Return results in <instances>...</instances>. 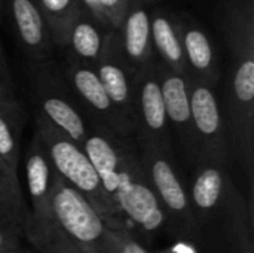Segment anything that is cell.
<instances>
[{"label":"cell","instance_id":"obj_25","mask_svg":"<svg viewBox=\"0 0 254 253\" xmlns=\"http://www.w3.org/2000/svg\"><path fill=\"white\" fill-rule=\"evenodd\" d=\"M101 9L112 27V30H118L122 24V19L134 0H98Z\"/></svg>","mask_w":254,"mask_h":253},{"label":"cell","instance_id":"obj_22","mask_svg":"<svg viewBox=\"0 0 254 253\" xmlns=\"http://www.w3.org/2000/svg\"><path fill=\"white\" fill-rule=\"evenodd\" d=\"M0 209L9 213L19 224H25L30 209L24 200L18 179V170L9 167L0 158Z\"/></svg>","mask_w":254,"mask_h":253},{"label":"cell","instance_id":"obj_28","mask_svg":"<svg viewBox=\"0 0 254 253\" xmlns=\"http://www.w3.org/2000/svg\"><path fill=\"white\" fill-rule=\"evenodd\" d=\"M232 253H254V240H253V234H250L243 243L241 246Z\"/></svg>","mask_w":254,"mask_h":253},{"label":"cell","instance_id":"obj_26","mask_svg":"<svg viewBox=\"0 0 254 253\" xmlns=\"http://www.w3.org/2000/svg\"><path fill=\"white\" fill-rule=\"evenodd\" d=\"M13 81L7 67L6 55L3 46L0 43V100L1 98H13Z\"/></svg>","mask_w":254,"mask_h":253},{"label":"cell","instance_id":"obj_5","mask_svg":"<svg viewBox=\"0 0 254 253\" xmlns=\"http://www.w3.org/2000/svg\"><path fill=\"white\" fill-rule=\"evenodd\" d=\"M119 164L115 192V206L124 218L144 236L164 230V216L149 177L143 167L140 152L128 137H119Z\"/></svg>","mask_w":254,"mask_h":253},{"label":"cell","instance_id":"obj_23","mask_svg":"<svg viewBox=\"0 0 254 253\" xmlns=\"http://www.w3.org/2000/svg\"><path fill=\"white\" fill-rule=\"evenodd\" d=\"M24 225L0 209V253L21 248Z\"/></svg>","mask_w":254,"mask_h":253},{"label":"cell","instance_id":"obj_6","mask_svg":"<svg viewBox=\"0 0 254 253\" xmlns=\"http://www.w3.org/2000/svg\"><path fill=\"white\" fill-rule=\"evenodd\" d=\"M52 219L82 253H119L112 227L57 173L51 194Z\"/></svg>","mask_w":254,"mask_h":253},{"label":"cell","instance_id":"obj_31","mask_svg":"<svg viewBox=\"0 0 254 253\" xmlns=\"http://www.w3.org/2000/svg\"><path fill=\"white\" fill-rule=\"evenodd\" d=\"M1 13H3V0H0V19H1Z\"/></svg>","mask_w":254,"mask_h":253},{"label":"cell","instance_id":"obj_19","mask_svg":"<svg viewBox=\"0 0 254 253\" xmlns=\"http://www.w3.org/2000/svg\"><path fill=\"white\" fill-rule=\"evenodd\" d=\"M25 124L22 104L13 98L0 100V158L13 170H18L21 157V137Z\"/></svg>","mask_w":254,"mask_h":253},{"label":"cell","instance_id":"obj_21","mask_svg":"<svg viewBox=\"0 0 254 253\" xmlns=\"http://www.w3.org/2000/svg\"><path fill=\"white\" fill-rule=\"evenodd\" d=\"M42 12L54 45L65 48L67 33L76 15L83 10L79 0H33Z\"/></svg>","mask_w":254,"mask_h":253},{"label":"cell","instance_id":"obj_20","mask_svg":"<svg viewBox=\"0 0 254 253\" xmlns=\"http://www.w3.org/2000/svg\"><path fill=\"white\" fill-rule=\"evenodd\" d=\"M24 236L36 253H82L54 219L36 221L28 215L24 224Z\"/></svg>","mask_w":254,"mask_h":253},{"label":"cell","instance_id":"obj_10","mask_svg":"<svg viewBox=\"0 0 254 253\" xmlns=\"http://www.w3.org/2000/svg\"><path fill=\"white\" fill-rule=\"evenodd\" d=\"M132 89L138 146H156L173 152L171 130L165 113L156 63L132 76Z\"/></svg>","mask_w":254,"mask_h":253},{"label":"cell","instance_id":"obj_2","mask_svg":"<svg viewBox=\"0 0 254 253\" xmlns=\"http://www.w3.org/2000/svg\"><path fill=\"white\" fill-rule=\"evenodd\" d=\"M188 192L199 234L204 227L216 225L231 246L229 253L235 252L253 234V210L238 191L228 166L196 164Z\"/></svg>","mask_w":254,"mask_h":253},{"label":"cell","instance_id":"obj_13","mask_svg":"<svg viewBox=\"0 0 254 253\" xmlns=\"http://www.w3.org/2000/svg\"><path fill=\"white\" fill-rule=\"evenodd\" d=\"M174 22L182 39L189 76L216 86L220 79V70L211 37L196 18L186 12L174 13Z\"/></svg>","mask_w":254,"mask_h":253},{"label":"cell","instance_id":"obj_18","mask_svg":"<svg viewBox=\"0 0 254 253\" xmlns=\"http://www.w3.org/2000/svg\"><path fill=\"white\" fill-rule=\"evenodd\" d=\"M106 33L107 31L103 30L85 10H80L70 24L65 48L70 49L71 58L94 66L101 54Z\"/></svg>","mask_w":254,"mask_h":253},{"label":"cell","instance_id":"obj_11","mask_svg":"<svg viewBox=\"0 0 254 253\" xmlns=\"http://www.w3.org/2000/svg\"><path fill=\"white\" fill-rule=\"evenodd\" d=\"M94 67L109 98L135 134L132 75L124 61L116 30L106 33L101 54Z\"/></svg>","mask_w":254,"mask_h":253},{"label":"cell","instance_id":"obj_17","mask_svg":"<svg viewBox=\"0 0 254 253\" xmlns=\"http://www.w3.org/2000/svg\"><path fill=\"white\" fill-rule=\"evenodd\" d=\"M149 13L152 46L156 60L171 72L189 79L190 76L183 54L182 39L174 22V12L164 7H155L149 10Z\"/></svg>","mask_w":254,"mask_h":253},{"label":"cell","instance_id":"obj_7","mask_svg":"<svg viewBox=\"0 0 254 253\" xmlns=\"http://www.w3.org/2000/svg\"><path fill=\"white\" fill-rule=\"evenodd\" d=\"M31 89L37 116L82 146L89 134V122L63 72L51 61L34 63L31 70Z\"/></svg>","mask_w":254,"mask_h":253},{"label":"cell","instance_id":"obj_30","mask_svg":"<svg viewBox=\"0 0 254 253\" xmlns=\"http://www.w3.org/2000/svg\"><path fill=\"white\" fill-rule=\"evenodd\" d=\"M134 1H138V3H143V4H152V3H156L158 0H134Z\"/></svg>","mask_w":254,"mask_h":253},{"label":"cell","instance_id":"obj_3","mask_svg":"<svg viewBox=\"0 0 254 253\" xmlns=\"http://www.w3.org/2000/svg\"><path fill=\"white\" fill-rule=\"evenodd\" d=\"M34 134L43 145L54 171L68 186L76 189L110 227L125 224L107 198L101 179L80 145L39 116Z\"/></svg>","mask_w":254,"mask_h":253},{"label":"cell","instance_id":"obj_4","mask_svg":"<svg viewBox=\"0 0 254 253\" xmlns=\"http://www.w3.org/2000/svg\"><path fill=\"white\" fill-rule=\"evenodd\" d=\"M138 152L161 207L164 228L177 240L198 242L201 239L198 222L190 204L189 192L177 173L173 152L147 145H141Z\"/></svg>","mask_w":254,"mask_h":253},{"label":"cell","instance_id":"obj_16","mask_svg":"<svg viewBox=\"0 0 254 253\" xmlns=\"http://www.w3.org/2000/svg\"><path fill=\"white\" fill-rule=\"evenodd\" d=\"M25 177L30 195V216L36 221L52 219L51 194L55 171L36 134L33 136L25 155Z\"/></svg>","mask_w":254,"mask_h":253},{"label":"cell","instance_id":"obj_1","mask_svg":"<svg viewBox=\"0 0 254 253\" xmlns=\"http://www.w3.org/2000/svg\"><path fill=\"white\" fill-rule=\"evenodd\" d=\"M216 22L231 54L223 118L229 151L243 167L253 210L254 182V0H220Z\"/></svg>","mask_w":254,"mask_h":253},{"label":"cell","instance_id":"obj_14","mask_svg":"<svg viewBox=\"0 0 254 253\" xmlns=\"http://www.w3.org/2000/svg\"><path fill=\"white\" fill-rule=\"evenodd\" d=\"M116 31L124 61L132 76L158 61L152 46L150 13L147 4L138 1L131 3Z\"/></svg>","mask_w":254,"mask_h":253},{"label":"cell","instance_id":"obj_24","mask_svg":"<svg viewBox=\"0 0 254 253\" xmlns=\"http://www.w3.org/2000/svg\"><path fill=\"white\" fill-rule=\"evenodd\" d=\"M112 236L119 253H150L127 224L112 227Z\"/></svg>","mask_w":254,"mask_h":253},{"label":"cell","instance_id":"obj_9","mask_svg":"<svg viewBox=\"0 0 254 253\" xmlns=\"http://www.w3.org/2000/svg\"><path fill=\"white\" fill-rule=\"evenodd\" d=\"M63 75L82 112L88 115L89 124H97L121 137L131 139L134 136L132 128L124 121L109 98L94 66L70 57Z\"/></svg>","mask_w":254,"mask_h":253},{"label":"cell","instance_id":"obj_32","mask_svg":"<svg viewBox=\"0 0 254 253\" xmlns=\"http://www.w3.org/2000/svg\"><path fill=\"white\" fill-rule=\"evenodd\" d=\"M28 253H36L34 251H28Z\"/></svg>","mask_w":254,"mask_h":253},{"label":"cell","instance_id":"obj_15","mask_svg":"<svg viewBox=\"0 0 254 253\" xmlns=\"http://www.w3.org/2000/svg\"><path fill=\"white\" fill-rule=\"evenodd\" d=\"M10 18L25 55L34 63L49 61L54 42L49 27L33 0H7Z\"/></svg>","mask_w":254,"mask_h":253},{"label":"cell","instance_id":"obj_12","mask_svg":"<svg viewBox=\"0 0 254 253\" xmlns=\"http://www.w3.org/2000/svg\"><path fill=\"white\" fill-rule=\"evenodd\" d=\"M156 73L170 130L176 133L188 160L195 163V137L189 98V79L171 72L159 61H156Z\"/></svg>","mask_w":254,"mask_h":253},{"label":"cell","instance_id":"obj_8","mask_svg":"<svg viewBox=\"0 0 254 253\" xmlns=\"http://www.w3.org/2000/svg\"><path fill=\"white\" fill-rule=\"evenodd\" d=\"M189 98L195 137V166L214 163L228 166L229 142L216 86L189 79Z\"/></svg>","mask_w":254,"mask_h":253},{"label":"cell","instance_id":"obj_29","mask_svg":"<svg viewBox=\"0 0 254 253\" xmlns=\"http://www.w3.org/2000/svg\"><path fill=\"white\" fill-rule=\"evenodd\" d=\"M3 253H28V251H25V249H22V248H18V249L7 251V252H3Z\"/></svg>","mask_w":254,"mask_h":253},{"label":"cell","instance_id":"obj_27","mask_svg":"<svg viewBox=\"0 0 254 253\" xmlns=\"http://www.w3.org/2000/svg\"><path fill=\"white\" fill-rule=\"evenodd\" d=\"M79 3H80V6H82V9L101 27V28H106V31H110L112 30V27H110V24H109V21H107V18H106V15H104V12H103V9H101V4H100V1L98 0H79Z\"/></svg>","mask_w":254,"mask_h":253}]
</instances>
